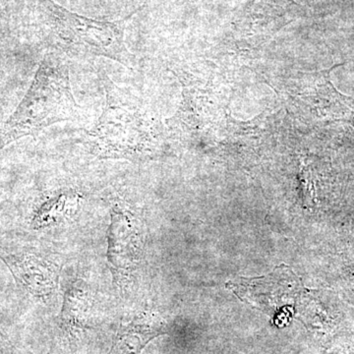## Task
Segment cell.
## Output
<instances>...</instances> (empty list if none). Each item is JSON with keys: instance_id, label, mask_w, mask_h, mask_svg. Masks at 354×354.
<instances>
[{"instance_id": "6da1fadb", "label": "cell", "mask_w": 354, "mask_h": 354, "mask_svg": "<svg viewBox=\"0 0 354 354\" xmlns=\"http://www.w3.org/2000/svg\"><path fill=\"white\" fill-rule=\"evenodd\" d=\"M106 106L97 124L88 133L93 153L99 158L136 162L150 157L156 133L143 104L104 75Z\"/></svg>"}, {"instance_id": "7a4b0ae2", "label": "cell", "mask_w": 354, "mask_h": 354, "mask_svg": "<svg viewBox=\"0 0 354 354\" xmlns=\"http://www.w3.org/2000/svg\"><path fill=\"white\" fill-rule=\"evenodd\" d=\"M77 114L68 66L59 55L48 53L24 100L0 128V150L55 123L74 120Z\"/></svg>"}, {"instance_id": "3957f363", "label": "cell", "mask_w": 354, "mask_h": 354, "mask_svg": "<svg viewBox=\"0 0 354 354\" xmlns=\"http://www.w3.org/2000/svg\"><path fill=\"white\" fill-rule=\"evenodd\" d=\"M53 43L72 57H102L133 69L134 55L124 39L125 21H100L84 17L53 0H41Z\"/></svg>"}, {"instance_id": "277c9868", "label": "cell", "mask_w": 354, "mask_h": 354, "mask_svg": "<svg viewBox=\"0 0 354 354\" xmlns=\"http://www.w3.org/2000/svg\"><path fill=\"white\" fill-rule=\"evenodd\" d=\"M108 263L114 283L124 290L134 281L142 258L141 223L130 209L111 208L108 234Z\"/></svg>"}, {"instance_id": "5b68a950", "label": "cell", "mask_w": 354, "mask_h": 354, "mask_svg": "<svg viewBox=\"0 0 354 354\" xmlns=\"http://www.w3.org/2000/svg\"><path fill=\"white\" fill-rule=\"evenodd\" d=\"M167 334V326L150 312H139L131 320L121 324L109 354H141L156 337Z\"/></svg>"}, {"instance_id": "8992f818", "label": "cell", "mask_w": 354, "mask_h": 354, "mask_svg": "<svg viewBox=\"0 0 354 354\" xmlns=\"http://www.w3.org/2000/svg\"><path fill=\"white\" fill-rule=\"evenodd\" d=\"M92 291L85 279H71L64 288L60 328L68 335L85 329L92 307Z\"/></svg>"}, {"instance_id": "52a82bcc", "label": "cell", "mask_w": 354, "mask_h": 354, "mask_svg": "<svg viewBox=\"0 0 354 354\" xmlns=\"http://www.w3.org/2000/svg\"><path fill=\"white\" fill-rule=\"evenodd\" d=\"M14 267L32 295L43 299L55 297L59 278V268L55 261L29 256L22 262L14 263Z\"/></svg>"}]
</instances>
